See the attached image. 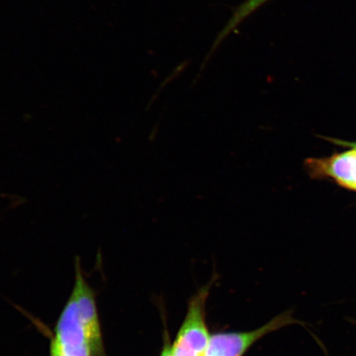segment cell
<instances>
[{"label": "cell", "instance_id": "obj_1", "mask_svg": "<svg viewBox=\"0 0 356 356\" xmlns=\"http://www.w3.org/2000/svg\"><path fill=\"white\" fill-rule=\"evenodd\" d=\"M298 323L291 312L280 314L270 322L252 332L213 334L203 356H243L262 337L287 325Z\"/></svg>", "mask_w": 356, "mask_h": 356}, {"label": "cell", "instance_id": "obj_2", "mask_svg": "<svg viewBox=\"0 0 356 356\" xmlns=\"http://www.w3.org/2000/svg\"><path fill=\"white\" fill-rule=\"evenodd\" d=\"M54 339L70 356H93L86 328L78 314L77 302L71 293L55 328Z\"/></svg>", "mask_w": 356, "mask_h": 356}, {"label": "cell", "instance_id": "obj_3", "mask_svg": "<svg viewBox=\"0 0 356 356\" xmlns=\"http://www.w3.org/2000/svg\"><path fill=\"white\" fill-rule=\"evenodd\" d=\"M211 286V284H207L191 298L184 324L176 338L200 355L206 353L211 337L207 327L204 310Z\"/></svg>", "mask_w": 356, "mask_h": 356}, {"label": "cell", "instance_id": "obj_4", "mask_svg": "<svg viewBox=\"0 0 356 356\" xmlns=\"http://www.w3.org/2000/svg\"><path fill=\"white\" fill-rule=\"evenodd\" d=\"M72 295L76 300L79 318L86 328L93 356H106L95 296L83 277L79 258L75 262V282Z\"/></svg>", "mask_w": 356, "mask_h": 356}, {"label": "cell", "instance_id": "obj_5", "mask_svg": "<svg viewBox=\"0 0 356 356\" xmlns=\"http://www.w3.org/2000/svg\"><path fill=\"white\" fill-rule=\"evenodd\" d=\"M351 148L330 158L307 160L305 166L311 177H330L341 186L356 191V148Z\"/></svg>", "mask_w": 356, "mask_h": 356}, {"label": "cell", "instance_id": "obj_6", "mask_svg": "<svg viewBox=\"0 0 356 356\" xmlns=\"http://www.w3.org/2000/svg\"><path fill=\"white\" fill-rule=\"evenodd\" d=\"M267 1H269V0H246L241 6L236 8L232 17H231L224 29L221 31L220 35H218L215 44H213L212 52L216 50L227 35L237 28L249 15H251L253 12L256 11L261 6H264Z\"/></svg>", "mask_w": 356, "mask_h": 356}, {"label": "cell", "instance_id": "obj_7", "mask_svg": "<svg viewBox=\"0 0 356 356\" xmlns=\"http://www.w3.org/2000/svg\"><path fill=\"white\" fill-rule=\"evenodd\" d=\"M172 356H203L180 341L175 340L172 344Z\"/></svg>", "mask_w": 356, "mask_h": 356}, {"label": "cell", "instance_id": "obj_8", "mask_svg": "<svg viewBox=\"0 0 356 356\" xmlns=\"http://www.w3.org/2000/svg\"><path fill=\"white\" fill-rule=\"evenodd\" d=\"M51 356H70L67 355L58 342L52 337L50 350Z\"/></svg>", "mask_w": 356, "mask_h": 356}, {"label": "cell", "instance_id": "obj_9", "mask_svg": "<svg viewBox=\"0 0 356 356\" xmlns=\"http://www.w3.org/2000/svg\"><path fill=\"white\" fill-rule=\"evenodd\" d=\"M161 356H172V345L170 339H169L167 331L165 332V337H164V345Z\"/></svg>", "mask_w": 356, "mask_h": 356}, {"label": "cell", "instance_id": "obj_10", "mask_svg": "<svg viewBox=\"0 0 356 356\" xmlns=\"http://www.w3.org/2000/svg\"><path fill=\"white\" fill-rule=\"evenodd\" d=\"M348 146L354 147V148H356V143H347Z\"/></svg>", "mask_w": 356, "mask_h": 356}]
</instances>
